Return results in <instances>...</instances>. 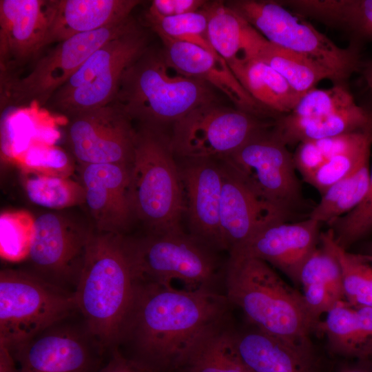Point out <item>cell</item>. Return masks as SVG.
<instances>
[{
  "mask_svg": "<svg viewBox=\"0 0 372 372\" xmlns=\"http://www.w3.org/2000/svg\"><path fill=\"white\" fill-rule=\"evenodd\" d=\"M226 296L138 280L114 349L149 372L174 371L195 340L228 316Z\"/></svg>",
  "mask_w": 372,
  "mask_h": 372,
  "instance_id": "cell-1",
  "label": "cell"
},
{
  "mask_svg": "<svg viewBox=\"0 0 372 372\" xmlns=\"http://www.w3.org/2000/svg\"><path fill=\"white\" fill-rule=\"evenodd\" d=\"M225 295L249 324L291 342L310 341L320 320L309 310L302 293L288 285L266 262L230 253L225 265Z\"/></svg>",
  "mask_w": 372,
  "mask_h": 372,
  "instance_id": "cell-2",
  "label": "cell"
},
{
  "mask_svg": "<svg viewBox=\"0 0 372 372\" xmlns=\"http://www.w3.org/2000/svg\"><path fill=\"white\" fill-rule=\"evenodd\" d=\"M137 282L125 236L93 232L74 296L88 329L107 351L116 347Z\"/></svg>",
  "mask_w": 372,
  "mask_h": 372,
  "instance_id": "cell-3",
  "label": "cell"
},
{
  "mask_svg": "<svg viewBox=\"0 0 372 372\" xmlns=\"http://www.w3.org/2000/svg\"><path fill=\"white\" fill-rule=\"evenodd\" d=\"M212 87L171 66L150 48L125 71L113 101L141 127L162 130L194 109L215 103Z\"/></svg>",
  "mask_w": 372,
  "mask_h": 372,
  "instance_id": "cell-4",
  "label": "cell"
},
{
  "mask_svg": "<svg viewBox=\"0 0 372 372\" xmlns=\"http://www.w3.org/2000/svg\"><path fill=\"white\" fill-rule=\"evenodd\" d=\"M130 194L134 217L148 232L182 229L183 184L170 138L162 130L141 127L136 130Z\"/></svg>",
  "mask_w": 372,
  "mask_h": 372,
  "instance_id": "cell-5",
  "label": "cell"
},
{
  "mask_svg": "<svg viewBox=\"0 0 372 372\" xmlns=\"http://www.w3.org/2000/svg\"><path fill=\"white\" fill-rule=\"evenodd\" d=\"M126 248L138 280L172 284L187 289L217 291L225 278L216 249L182 229L125 237Z\"/></svg>",
  "mask_w": 372,
  "mask_h": 372,
  "instance_id": "cell-6",
  "label": "cell"
},
{
  "mask_svg": "<svg viewBox=\"0 0 372 372\" xmlns=\"http://www.w3.org/2000/svg\"><path fill=\"white\" fill-rule=\"evenodd\" d=\"M226 3L270 43L318 63L332 72L340 84L344 85L361 68L355 47L338 46L278 1L236 0Z\"/></svg>",
  "mask_w": 372,
  "mask_h": 372,
  "instance_id": "cell-7",
  "label": "cell"
},
{
  "mask_svg": "<svg viewBox=\"0 0 372 372\" xmlns=\"http://www.w3.org/2000/svg\"><path fill=\"white\" fill-rule=\"evenodd\" d=\"M138 24L95 51L50 98L46 108L68 116L107 105L116 96L126 69L149 48Z\"/></svg>",
  "mask_w": 372,
  "mask_h": 372,
  "instance_id": "cell-8",
  "label": "cell"
},
{
  "mask_svg": "<svg viewBox=\"0 0 372 372\" xmlns=\"http://www.w3.org/2000/svg\"><path fill=\"white\" fill-rule=\"evenodd\" d=\"M76 311L74 293L25 270H1L0 344L15 347Z\"/></svg>",
  "mask_w": 372,
  "mask_h": 372,
  "instance_id": "cell-9",
  "label": "cell"
},
{
  "mask_svg": "<svg viewBox=\"0 0 372 372\" xmlns=\"http://www.w3.org/2000/svg\"><path fill=\"white\" fill-rule=\"evenodd\" d=\"M137 23L127 20L94 31L79 34L61 41L34 61L30 71L1 87V108L30 105L45 107L52 96L83 63L108 41L125 33Z\"/></svg>",
  "mask_w": 372,
  "mask_h": 372,
  "instance_id": "cell-10",
  "label": "cell"
},
{
  "mask_svg": "<svg viewBox=\"0 0 372 372\" xmlns=\"http://www.w3.org/2000/svg\"><path fill=\"white\" fill-rule=\"evenodd\" d=\"M272 125L238 108L211 103L194 109L174 124L170 143L180 159L220 161Z\"/></svg>",
  "mask_w": 372,
  "mask_h": 372,
  "instance_id": "cell-11",
  "label": "cell"
},
{
  "mask_svg": "<svg viewBox=\"0 0 372 372\" xmlns=\"http://www.w3.org/2000/svg\"><path fill=\"white\" fill-rule=\"evenodd\" d=\"M271 127L220 161L261 196L296 217L304 209L306 202L293 154L273 134Z\"/></svg>",
  "mask_w": 372,
  "mask_h": 372,
  "instance_id": "cell-12",
  "label": "cell"
},
{
  "mask_svg": "<svg viewBox=\"0 0 372 372\" xmlns=\"http://www.w3.org/2000/svg\"><path fill=\"white\" fill-rule=\"evenodd\" d=\"M8 349L19 372H96L110 352L92 334L79 311Z\"/></svg>",
  "mask_w": 372,
  "mask_h": 372,
  "instance_id": "cell-13",
  "label": "cell"
},
{
  "mask_svg": "<svg viewBox=\"0 0 372 372\" xmlns=\"http://www.w3.org/2000/svg\"><path fill=\"white\" fill-rule=\"evenodd\" d=\"M93 232L60 214L39 215L26 259L31 270L27 271L74 293Z\"/></svg>",
  "mask_w": 372,
  "mask_h": 372,
  "instance_id": "cell-14",
  "label": "cell"
},
{
  "mask_svg": "<svg viewBox=\"0 0 372 372\" xmlns=\"http://www.w3.org/2000/svg\"><path fill=\"white\" fill-rule=\"evenodd\" d=\"M67 117V141L81 165H131L136 130L115 103Z\"/></svg>",
  "mask_w": 372,
  "mask_h": 372,
  "instance_id": "cell-15",
  "label": "cell"
},
{
  "mask_svg": "<svg viewBox=\"0 0 372 372\" xmlns=\"http://www.w3.org/2000/svg\"><path fill=\"white\" fill-rule=\"evenodd\" d=\"M50 0L0 1V85L34 61L47 46Z\"/></svg>",
  "mask_w": 372,
  "mask_h": 372,
  "instance_id": "cell-16",
  "label": "cell"
},
{
  "mask_svg": "<svg viewBox=\"0 0 372 372\" xmlns=\"http://www.w3.org/2000/svg\"><path fill=\"white\" fill-rule=\"evenodd\" d=\"M221 163L220 220L224 250L229 253L236 251L265 227L295 218L261 196L240 176Z\"/></svg>",
  "mask_w": 372,
  "mask_h": 372,
  "instance_id": "cell-17",
  "label": "cell"
},
{
  "mask_svg": "<svg viewBox=\"0 0 372 372\" xmlns=\"http://www.w3.org/2000/svg\"><path fill=\"white\" fill-rule=\"evenodd\" d=\"M178 165L189 233L216 251L224 250L220 220L221 162L206 158L180 159Z\"/></svg>",
  "mask_w": 372,
  "mask_h": 372,
  "instance_id": "cell-18",
  "label": "cell"
},
{
  "mask_svg": "<svg viewBox=\"0 0 372 372\" xmlns=\"http://www.w3.org/2000/svg\"><path fill=\"white\" fill-rule=\"evenodd\" d=\"M81 183L96 231L123 234L134 218L130 194V165H82Z\"/></svg>",
  "mask_w": 372,
  "mask_h": 372,
  "instance_id": "cell-19",
  "label": "cell"
},
{
  "mask_svg": "<svg viewBox=\"0 0 372 372\" xmlns=\"http://www.w3.org/2000/svg\"><path fill=\"white\" fill-rule=\"evenodd\" d=\"M320 225L309 217L296 222L274 223L230 253L259 258L281 271L294 284L300 285L301 268L320 242Z\"/></svg>",
  "mask_w": 372,
  "mask_h": 372,
  "instance_id": "cell-20",
  "label": "cell"
},
{
  "mask_svg": "<svg viewBox=\"0 0 372 372\" xmlns=\"http://www.w3.org/2000/svg\"><path fill=\"white\" fill-rule=\"evenodd\" d=\"M160 38L166 60L178 72L220 90L241 110L258 117L267 114L245 90L227 63L218 54L189 43Z\"/></svg>",
  "mask_w": 372,
  "mask_h": 372,
  "instance_id": "cell-21",
  "label": "cell"
},
{
  "mask_svg": "<svg viewBox=\"0 0 372 372\" xmlns=\"http://www.w3.org/2000/svg\"><path fill=\"white\" fill-rule=\"evenodd\" d=\"M236 351L251 372H316L311 342L298 343L249 324L234 330Z\"/></svg>",
  "mask_w": 372,
  "mask_h": 372,
  "instance_id": "cell-22",
  "label": "cell"
},
{
  "mask_svg": "<svg viewBox=\"0 0 372 372\" xmlns=\"http://www.w3.org/2000/svg\"><path fill=\"white\" fill-rule=\"evenodd\" d=\"M139 0H50L47 45L123 22Z\"/></svg>",
  "mask_w": 372,
  "mask_h": 372,
  "instance_id": "cell-23",
  "label": "cell"
},
{
  "mask_svg": "<svg viewBox=\"0 0 372 372\" xmlns=\"http://www.w3.org/2000/svg\"><path fill=\"white\" fill-rule=\"evenodd\" d=\"M271 132L287 145L346 133L372 132V113L355 104L319 116L298 117L287 114L276 119Z\"/></svg>",
  "mask_w": 372,
  "mask_h": 372,
  "instance_id": "cell-24",
  "label": "cell"
},
{
  "mask_svg": "<svg viewBox=\"0 0 372 372\" xmlns=\"http://www.w3.org/2000/svg\"><path fill=\"white\" fill-rule=\"evenodd\" d=\"M317 332L326 336L335 354L352 360L372 358V307L341 300L320 320Z\"/></svg>",
  "mask_w": 372,
  "mask_h": 372,
  "instance_id": "cell-25",
  "label": "cell"
},
{
  "mask_svg": "<svg viewBox=\"0 0 372 372\" xmlns=\"http://www.w3.org/2000/svg\"><path fill=\"white\" fill-rule=\"evenodd\" d=\"M228 317L207 328L183 356L176 372H251L239 357Z\"/></svg>",
  "mask_w": 372,
  "mask_h": 372,
  "instance_id": "cell-26",
  "label": "cell"
},
{
  "mask_svg": "<svg viewBox=\"0 0 372 372\" xmlns=\"http://www.w3.org/2000/svg\"><path fill=\"white\" fill-rule=\"evenodd\" d=\"M207 36L214 51L229 65L251 59L261 34L226 3L213 1L205 7Z\"/></svg>",
  "mask_w": 372,
  "mask_h": 372,
  "instance_id": "cell-27",
  "label": "cell"
},
{
  "mask_svg": "<svg viewBox=\"0 0 372 372\" xmlns=\"http://www.w3.org/2000/svg\"><path fill=\"white\" fill-rule=\"evenodd\" d=\"M242 86L269 114H289L302 96L267 63L247 59L229 65Z\"/></svg>",
  "mask_w": 372,
  "mask_h": 372,
  "instance_id": "cell-28",
  "label": "cell"
},
{
  "mask_svg": "<svg viewBox=\"0 0 372 372\" xmlns=\"http://www.w3.org/2000/svg\"><path fill=\"white\" fill-rule=\"evenodd\" d=\"M254 59L271 67L301 96L316 88L317 83L324 79L340 84L334 74L325 67L304 56L271 43L264 37Z\"/></svg>",
  "mask_w": 372,
  "mask_h": 372,
  "instance_id": "cell-29",
  "label": "cell"
},
{
  "mask_svg": "<svg viewBox=\"0 0 372 372\" xmlns=\"http://www.w3.org/2000/svg\"><path fill=\"white\" fill-rule=\"evenodd\" d=\"M320 239L330 247L340 265L344 300L352 306L372 307V256L342 248L329 228L321 232Z\"/></svg>",
  "mask_w": 372,
  "mask_h": 372,
  "instance_id": "cell-30",
  "label": "cell"
},
{
  "mask_svg": "<svg viewBox=\"0 0 372 372\" xmlns=\"http://www.w3.org/2000/svg\"><path fill=\"white\" fill-rule=\"evenodd\" d=\"M369 162L352 174L329 187L308 217L320 223L331 221L347 214L363 199L369 183Z\"/></svg>",
  "mask_w": 372,
  "mask_h": 372,
  "instance_id": "cell-31",
  "label": "cell"
},
{
  "mask_svg": "<svg viewBox=\"0 0 372 372\" xmlns=\"http://www.w3.org/2000/svg\"><path fill=\"white\" fill-rule=\"evenodd\" d=\"M315 17L327 26L372 41V0H320Z\"/></svg>",
  "mask_w": 372,
  "mask_h": 372,
  "instance_id": "cell-32",
  "label": "cell"
},
{
  "mask_svg": "<svg viewBox=\"0 0 372 372\" xmlns=\"http://www.w3.org/2000/svg\"><path fill=\"white\" fill-rule=\"evenodd\" d=\"M23 186L28 199L39 206L62 209L85 203V189L70 178L26 174Z\"/></svg>",
  "mask_w": 372,
  "mask_h": 372,
  "instance_id": "cell-33",
  "label": "cell"
},
{
  "mask_svg": "<svg viewBox=\"0 0 372 372\" xmlns=\"http://www.w3.org/2000/svg\"><path fill=\"white\" fill-rule=\"evenodd\" d=\"M205 7L200 10L176 17L158 18L146 15L145 18L159 37L189 43L218 54L208 39V16Z\"/></svg>",
  "mask_w": 372,
  "mask_h": 372,
  "instance_id": "cell-34",
  "label": "cell"
},
{
  "mask_svg": "<svg viewBox=\"0 0 372 372\" xmlns=\"http://www.w3.org/2000/svg\"><path fill=\"white\" fill-rule=\"evenodd\" d=\"M35 218L25 210L3 211L0 216V252L9 262L26 260L34 233Z\"/></svg>",
  "mask_w": 372,
  "mask_h": 372,
  "instance_id": "cell-35",
  "label": "cell"
},
{
  "mask_svg": "<svg viewBox=\"0 0 372 372\" xmlns=\"http://www.w3.org/2000/svg\"><path fill=\"white\" fill-rule=\"evenodd\" d=\"M303 287L314 285L329 289L340 300H344L342 271L330 247L320 237V242L303 264L299 278Z\"/></svg>",
  "mask_w": 372,
  "mask_h": 372,
  "instance_id": "cell-36",
  "label": "cell"
},
{
  "mask_svg": "<svg viewBox=\"0 0 372 372\" xmlns=\"http://www.w3.org/2000/svg\"><path fill=\"white\" fill-rule=\"evenodd\" d=\"M25 174L69 178L74 165L68 154L48 143H35L14 161Z\"/></svg>",
  "mask_w": 372,
  "mask_h": 372,
  "instance_id": "cell-37",
  "label": "cell"
},
{
  "mask_svg": "<svg viewBox=\"0 0 372 372\" xmlns=\"http://www.w3.org/2000/svg\"><path fill=\"white\" fill-rule=\"evenodd\" d=\"M328 224L335 242L347 250L372 233V170L367 191L361 202Z\"/></svg>",
  "mask_w": 372,
  "mask_h": 372,
  "instance_id": "cell-38",
  "label": "cell"
},
{
  "mask_svg": "<svg viewBox=\"0 0 372 372\" xmlns=\"http://www.w3.org/2000/svg\"><path fill=\"white\" fill-rule=\"evenodd\" d=\"M353 96L344 85L329 89L313 88L304 94L289 114L298 117H314L335 112L354 105Z\"/></svg>",
  "mask_w": 372,
  "mask_h": 372,
  "instance_id": "cell-39",
  "label": "cell"
},
{
  "mask_svg": "<svg viewBox=\"0 0 372 372\" xmlns=\"http://www.w3.org/2000/svg\"><path fill=\"white\" fill-rule=\"evenodd\" d=\"M371 144L367 143L356 150L329 158L305 181L322 194L332 185L369 162Z\"/></svg>",
  "mask_w": 372,
  "mask_h": 372,
  "instance_id": "cell-40",
  "label": "cell"
},
{
  "mask_svg": "<svg viewBox=\"0 0 372 372\" xmlns=\"http://www.w3.org/2000/svg\"><path fill=\"white\" fill-rule=\"evenodd\" d=\"M293 157L296 169L301 174L304 180L326 161L314 141L298 143Z\"/></svg>",
  "mask_w": 372,
  "mask_h": 372,
  "instance_id": "cell-41",
  "label": "cell"
},
{
  "mask_svg": "<svg viewBox=\"0 0 372 372\" xmlns=\"http://www.w3.org/2000/svg\"><path fill=\"white\" fill-rule=\"evenodd\" d=\"M207 3L203 0H154L146 15L158 18L179 16L200 10Z\"/></svg>",
  "mask_w": 372,
  "mask_h": 372,
  "instance_id": "cell-42",
  "label": "cell"
},
{
  "mask_svg": "<svg viewBox=\"0 0 372 372\" xmlns=\"http://www.w3.org/2000/svg\"><path fill=\"white\" fill-rule=\"evenodd\" d=\"M96 372H149L136 362L128 359L118 349L110 351L107 360Z\"/></svg>",
  "mask_w": 372,
  "mask_h": 372,
  "instance_id": "cell-43",
  "label": "cell"
},
{
  "mask_svg": "<svg viewBox=\"0 0 372 372\" xmlns=\"http://www.w3.org/2000/svg\"><path fill=\"white\" fill-rule=\"evenodd\" d=\"M0 372H19L12 353L3 344H0Z\"/></svg>",
  "mask_w": 372,
  "mask_h": 372,
  "instance_id": "cell-44",
  "label": "cell"
},
{
  "mask_svg": "<svg viewBox=\"0 0 372 372\" xmlns=\"http://www.w3.org/2000/svg\"><path fill=\"white\" fill-rule=\"evenodd\" d=\"M339 372H372V359L352 360L344 364Z\"/></svg>",
  "mask_w": 372,
  "mask_h": 372,
  "instance_id": "cell-45",
  "label": "cell"
},
{
  "mask_svg": "<svg viewBox=\"0 0 372 372\" xmlns=\"http://www.w3.org/2000/svg\"><path fill=\"white\" fill-rule=\"evenodd\" d=\"M363 75L367 85L372 90V62L364 68Z\"/></svg>",
  "mask_w": 372,
  "mask_h": 372,
  "instance_id": "cell-46",
  "label": "cell"
},
{
  "mask_svg": "<svg viewBox=\"0 0 372 372\" xmlns=\"http://www.w3.org/2000/svg\"><path fill=\"white\" fill-rule=\"evenodd\" d=\"M360 252L372 256V241L365 242L362 246Z\"/></svg>",
  "mask_w": 372,
  "mask_h": 372,
  "instance_id": "cell-47",
  "label": "cell"
},
{
  "mask_svg": "<svg viewBox=\"0 0 372 372\" xmlns=\"http://www.w3.org/2000/svg\"><path fill=\"white\" fill-rule=\"evenodd\" d=\"M370 359H372V358H370Z\"/></svg>",
  "mask_w": 372,
  "mask_h": 372,
  "instance_id": "cell-48",
  "label": "cell"
}]
</instances>
